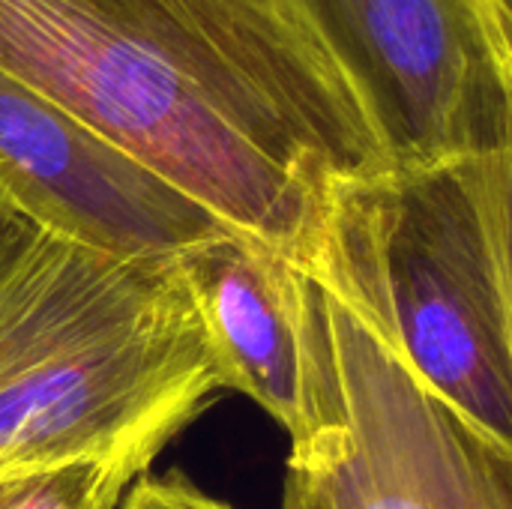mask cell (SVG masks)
I'll return each mask as SVG.
<instances>
[{"mask_svg": "<svg viewBox=\"0 0 512 509\" xmlns=\"http://www.w3.org/2000/svg\"><path fill=\"white\" fill-rule=\"evenodd\" d=\"M0 69L297 264L342 186L399 174L309 0H0Z\"/></svg>", "mask_w": 512, "mask_h": 509, "instance_id": "6da1fadb", "label": "cell"}, {"mask_svg": "<svg viewBox=\"0 0 512 509\" xmlns=\"http://www.w3.org/2000/svg\"><path fill=\"white\" fill-rule=\"evenodd\" d=\"M225 390L177 252L90 243L0 183V480L81 459L141 477Z\"/></svg>", "mask_w": 512, "mask_h": 509, "instance_id": "7a4b0ae2", "label": "cell"}, {"mask_svg": "<svg viewBox=\"0 0 512 509\" xmlns=\"http://www.w3.org/2000/svg\"><path fill=\"white\" fill-rule=\"evenodd\" d=\"M300 267L306 396L282 509H512V447L420 375L330 225Z\"/></svg>", "mask_w": 512, "mask_h": 509, "instance_id": "3957f363", "label": "cell"}, {"mask_svg": "<svg viewBox=\"0 0 512 509\" xmlns=\"http://www.w3.org/2000/svg\"><path fill=\"white\" fill-rule=\"evenodd\" d=\"M333 231L420 375L512 447V327L465 159L348 183Z\"/></svg>", "mask_w": 512, "mask_h": 509, "instance_id": "277c9868", "label": "cell"}, {"mask_svg": "<svg viewBox=\"0 0 512 509\" xmlns=\"http://www.w3.org/2000/svg\"><path fill=\"white\" fill-rule=\"evenodd\" d=\"M366 87L399 174L495 141L507 87L477 0H309Z\"/></svg>", "mask_w": 512, "mask_h": 509, "instance_id": "5b68a950", "label": "cell"}, {"mask_svg": "<svg viewBox=\"0 0 512 509\" xmlns=\"http://www.w3.org/2000/svg\"><path fill=\"white\" fill-rule=\"evenodd\" d=\"M0 183L60 228L135 255L228 231L201 204L84 132L0 69Z\"/></svg>", "mask_w": 512, "mask_h": 509, "instance_id": "8992f818", "label": "cell"}, {"mask_svg": "<svg viewBox=\"0 0 512 509\" xmlns=\"http://www.w3.org/2000/svg\"><path fill=\"white\" fill-rule=\"evenodd\" d=\"M177 258L228 390L252 399L291 438L306 396L303 267L234 231L204 237Z\"/></svg>", "mask_w": 512, "mask_h": 509, "instance_id": "52a82bcc", "label": "cell"}, {"mask_svg": "<svg viewBox=\"0 0 512 509\" xmlns=\"http://www.w3.org/2000/svg\"><path fill=\"white\" fill-rule=\"evenodd\" d=\"M132 480L117 462H63L0 480V509H120Z\"/></svg>", "mask_w": 512, "mask_h": 509, "instance_id": "ba28073f", "label": "cell"}, {"mask_svg": "<svg viewBox=\"0 0 512 509\" xmlns=\"http://www.w3.org/2000/svg\"><path fill=\"white\" fill-rule=\"evenodd\" d=\"M504 87H507V105L498 135L480 153L465 159V171L471 177V186L486 216L512 327V87L507 81Z\"/></svg>", "mask_w": 512, "mask_h": 509, "instance_id": "9c48e42d", "label": "cell"}, {"mask_svg": "<svg viewBox=\"0 0 512 509\" xmlns=\"http://www.w3.org/2000/svg\"><path fill=\"white\" fill-rule=\"evenodd\" d=\"M120 509H234L198 489L189 477L171 471L165 477L141 474L126 489Z\"/></svg>", "mask_w": 512, "mask_h": 509, "instance_id": "30bf717a", "label": "cell"}, {"mask_svg": "<svg viewBox=\"0 0 512 509\" xmlns=\"http://www.w3.org/2000/svg\"><path fill=\"white\" fill-rule=\"evenodd\" d=\"M477 3H480V15H483L498 69H501V78L512 87V15L507 9H501L495 0H477Z\"/></svg>", "mask_w": 512, "mask_h": 509, "instance_id": "8fae6325", "label": "cell"}, {"mask_svg": "<svg viewBox=\"0 0 512 509\" xmlns=\"http://www.w3.org/2000/svg\"><path fill=\"white\" fill-rule=\"evenodd\" d=\"M495 3H498L501 9H507V12H510V15H512V0H495Z\"/></svg>", "mask_w": 512, "mask_h": 509, "instance_id": "7c38bea8", "label": "cell"}]
</instances>
